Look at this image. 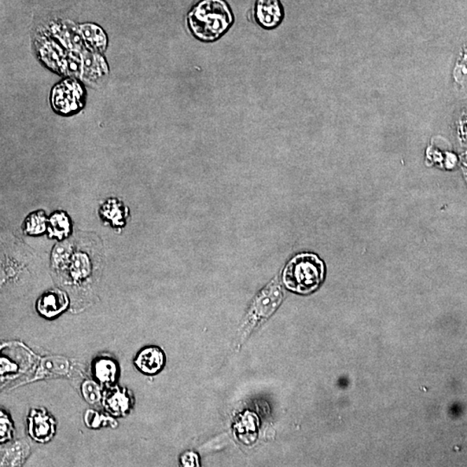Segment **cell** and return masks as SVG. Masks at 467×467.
Instances as JSON below:
<instances>
[{
  "label": "cell",
  "mask_w": 467,
  "mask_h": 467,
  "mask_svg": "<svg viewBox=\"0 0 467 467\" xmlns=\"http://www.w3.org/2000/svg\"><path fill=\"white\" fill-rule=\"evenodd\" d=\"M232 11L224 0H202L188 14V24L195 38L211 43L222 38L232 27Z\"/></svg>",
  "instance_id": "6da1fadb"
},
{
  "label": "cell",
  "mask_w": 467,
  "mask_h": 467,
  "mask_svg": "<svg viewBox=\"0 0 467 467\" xmlns=\"http://www.w3.org/2000/svg\"><path fill=\"white\" fill-rule=\"evenodd\" d=\"M84 90L76 80L68 79L57 84L51 95V103L57 112L68 113L76 112L83 106Z\"/></svg>",
  "instance_id": "277c9868"
},
{
  "label": "cell",
  "mask_w": 467,
  "mask_h": 467,
  "mask_svg": "<svg viewBox=\"0 0 467 467\" xmlns=\"http://www.w3.org/2000/svg\"><path fill=\"white\" fill-rule=\"evenodd\" d=\"M47 226L46 216L43 211L32 213L25 222V232L32 235H41Z\"/></svg>",
  "instance_id": "ffe728a7"
},
{
  "label": "cell",
  "mask_w": 467,
  "mask_h": 467,
  "mask_svg": "<svg viewBox=\"0 0 467 467\" xmlns=\"http://www.w3.org/2000/svg\"><path fill=\"white\" fill-rule=\"evenodd\" d=\"M93 374L95 379L102 384L111 386L118 377L117 363L113 359L102 358L93 363Z\"/></svg>",
  "instance_id": "5bb4252c"
},
{
  "label": "cell",
  "mask_w": 467,
  "mask_h": 467,
  "mask_svg": "<svg viewBox=\"0 0 467 467\" xmlns=\"http://www.w3.org/2000/svg\"><path fill=\"white\" fill-rule=\"evenodd\" d=\"M257 24L265 29H273L281 25L284 10L279 0H257L255 6Z\"/></svg>",
  "instance_id": "8992f818"
},
{
  "label": "cell",
  "mask_w": 467,
  "mask_h": 467,
  "mask_svg": "<svg viewBox=\"0 0 467 467\" xmlns=\"http://www.w3.org/2000/svg\"><path fill=\"white\" fill-rule=\"evenodd\" d=\"M180 461L183 466H200V458L194 452H186L181 455Z\"/></svg>",
  "instance_id": "d4e9b609"
},
{
  "label": "cell",
  "mask_w": 467,
  "mask_h": 467,
  "mask_svg": "<svg viewBox=\"0 0 467 467\" xmlns=\"http://www.w3.org/2000/svg\"><path fill=\"white\" fill-rule=\"evenodd\" d=\"M72 247L69 242H62L55 247L51 260L54 267L57 270H62L64 267L69 266V262L73 255Z\"/></svg>",
  "instance_id": "d6986e66"
},
{
  "label": "cell",
  "mask_w": 467,
  "mask_h": 467,
  "mask_svg": "<svg viewBox=\"0 0 467 467\" xmlns=\"http://www.w3.org/2000/svg\"><path fill=\"white\" fill-rule=\"evenodd\" d=\"M102 57L97 54L90 55L84 58L83 62V73L86 78L94 79L95 77L102 76L106 74L105 65L102 64Z\"/></svg>",
  "instance_id": "ac0fdd59"
},
{
  "label": "cell",
  "mask_w": 467,
  "mask_h": 467,
  "mask_svg": "<svg viewBox=\"0 0 467 467\" xmlns=\"http://www.w3.org/2000/svg\"><path fill=\"white\" fill-rule=\"evenodd\" d=\"M80 36L85 41L87 46L94 53H103L106 47V36L101 27L97 25L86 24L81 25Z\"/></svg>",
  "instance_id": "4fadbf2b"
},
{
  "label": "cell",
  "mask_w": 467,
  "mask_h": 467,
  "mask_svg": "<svg viewBox=\"0 0 467 467\" xmlns=\"http://www.w3.org/2000/svg\"><path fill=\"white\" fill-rule=\"evenodd\" d=\"M28 428L29 435L40 443L50 441L56 432L54 419L44 410L31 411L28 417Z\"/></svg>",
  "instance_id": "5b68a950"
},
{
  "label": "cell",
  "mask_w": 467,
  "mask_h": 467,
  "mask_svg": "<svg viewBox=\"0 0 467 467\" xmlns=\"http://www.w3.org/2000/svg\"><path fill=\"white\" fill-rule=\"evenodd\" d=\"M134 363L141 372L146 375H155L163 369L165 356L160 348L151 347L139 353Z\"/></svg>",
  "instance_id": "9c48e42d"
},
{
  "label": "cell",
  "mask_w": 467,
  "mask_h": 467,
  "mask_svg": "<svg viewBox=\"0 0 467 467\" xmlns=\"http://www.w3.org/2000/svg\"><path fill=\"white\" fill-rule=\"evenodd\" d=\"M9 350V348H7ZM32 363V354L27 351V348L21 347L18 354H11L6 349L2 351L1 361V377L7 375H17L24 372Z\"/></svg>",
  "instance_id": "30bf717a"
},
{
  "label": "cell",
  "mask_w": 467,
  "mask_h": 467,
  "mask_svg": "<svg viewBox=\"0 0 467 467\" xmlns=\"http://www.w3.org/2000/svg\"><path fill=\"white\" fill-rule=\"evenodd\" d=\"M68 306L67 294L58 289L44 293L36 304L39 314L47 319L57 317L65 311Z\"/></svg>",
  "instance_id": "52a82bcc"
},
{
  "label": "cell",
  "mask_w": 467,
  "mask_h": 467,
  "mask_svg": "<svg viewBox=\"0 0 467 467\" xmlns=\"http://www.w3.org/2000/svg\"><path fill=\"white\" fill-rule=\"evenodd\" d=\"M31 454V447L27 440L15 441L1 451V466H20Z\"/></svg>",
  "instance_id": "7c38bea8"
},
{
  "label": "cell",
  "mask_w": 467,
  "mask_h": 467,
  "mask_svg": "<svg viewBox=\"0 0 467 467\" xmlns=\"http://www.w3.org/2000/svg\"><path fill=\"white\" fill-rule=\"evenodd\" d=\"M283 300V290L277 281L266 286L256 298L248 314V329L251 330L274 314Z\"/></svg>",
  "instance_id": "3957f363"
},
{
  "label": "cell",
  "mask_w": 467,
  "mask_h": 467,
  "mask_svg": "<svg viewBox=\"0 0 467 467\" xmlns=\"http://www.w3.org/2000/svg\"><path fill=\"white\" fill-rule=\"evenodd\" d=\"M82 393L84 399L90 404L97 403L102 398L100 386L95 381L84 382L82 385Z\"/></svg>",
  "instance_id": "7402d4cb"
},
{
  "label": "cell",
  "mask_w": 467,
  "mask_h": 467,
  "mask_svg": "<svg viewBox=\"0 0 467 467\" xmlns=\"http://www.w3.org/2000/svg\"><path fill=\"white\" fill-rule=\"evenodd\" d=\"M71 221H69L67 214L64 212H55L50 216L49 221V232L50 237H57L58 239H64L67 237L71 233Z\"/></svg>",
  "instance_id": "e0dca14e"
},
{
  "label": "cell",
  "mask_w": 467,
  "mask_h": 467,
  "mask_svg": "<svg viewBox=\"0 0 467 467\" xmlns=\"http://www.w3.org/2000/svg\"><path fill=\"white\" fill-rule=\"evenodd\" d=\"M132 400L126 389H120L118 386L106 391L103 397V405L115 417H124L130 413Z\"/></svg>",
  "instance_id": "ba28073f"
},
{
  "label": "cell",
  "mask_w": 467,
  "mask_h": 467,
  "mask_svg": "<svg viewBox=\"0 0 467 467\" xmlns=\"http://www.w3.org/2000/svg\"><path fill=\"white\" fill-rule=\"evenodd\" d=\"M120 209H123V205L118 204L116 200L106 202V204L102 209V214L106 218L111 219L113 223L120 224L121 221L123 219V213L120 214Z\"/></svg>",
  "instance_id": "603a6c76"
},
{
  "label": "cell",
  "mask_w": 467,
  "mask_h": 467,
  "mask_svg": "<svg viewBox=\"0 0 467 467\" xmlns=\"http://www.w3.org/2000/svg\"><path fill=\"white\" fill-rule=\"evenodd\" d=\"M69 371V363L62 356L43 358L40 365V377L65 376Z\"/></svg>",
  "instance_id": "9a60e30c"
},
{
  "label": "cell",
  "mask_w": 467,
  "mask_h": 467,
  "mask_svg": "<svg viewBox=\"0 0 467 467\" xmlns=\"http://www.w3.org/2000/svg\"><path fill=\"white\" fill-rule=\"evenodd\" d=\"M69 274L75 281L85 279L91 273V262L87 253H75L69 263Z\"/></svg>",
  "instance_id": "2e32d148"
},
{
  "label": "cell",
  "mask_w": 467,
  "mask_h": 467,
  "mask_svg": "<svg viewBox=\"0 0 467 467\" xmlns=\"http://www.w3.org/2000/svg\"><path fill=\"white\" fill-rule=\"evenodd\" d=\"M39 44L38 51L44 64L54 71L62 73L67 60L62 48L53 40L46 38L41 40Z\"/></svg>",
  "instance_id": "8fae6325"
},
{
  "label": "cell",
  "mask_w": 467,
  "mask_h": 467,
  "mask_svg": "<svg viewBox=\"0 0 467 467\" xmlns=\"http://www.w3.org/2000/svg\"><path fill=\"white\" fill-rule=\"evenodd\" d=\"M85 424L90 428H100L104 426H109V428H116L117 426L116 421L110 417H105L104 414L98 413L97 411L88 410L84 417Z\"/></svg>",
  "instance_id": "44dd1931"
},
{
  "label": "cell",
  "mask_w": 467,
  "mask_h": 467,
  "mask_svg": "<svg viewBox=\"0 0 467 467\" xmlns=\"http://www.w3.org/2000/svg\"><path fill=\"white\" fill-rule=\"evenodd\" d=\"M325 278V265L312 253H301L286 265L283 282L290 291L308 294L318 289Z\"/></svg>",
  "instance_id": "7a4b0ae2"
},
{
  "label": "cell",
  "mask_w": 467,
  "mask_h": 467,
  "mask_svg": "<svg viewBox=\"0 0 467 467\" xmlns=\"http://www.w3.org/2000/svg\"><path fill=\"white\" fill-rule=\"evenodd\" d=\"M13 433V422L7 417L6 413L1 411V417H0V436H1V443L6 442L7 440H12Z\"/></svg>",
  "instance_id": "cb8c5ba5"
}]
</instances>
